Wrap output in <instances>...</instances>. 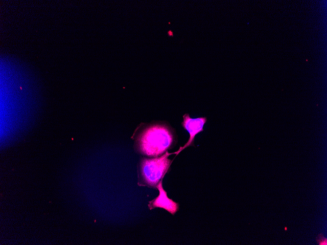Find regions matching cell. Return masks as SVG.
I'll return each instance as SVG.
<instances>
[{"mask_svg":"<svg viewBox=\"0 0 327 245\" xmlns=\"http://www.w3.org/2000/svg\"><path fill=\"white\" fill-rule=\"evenodd\" d=\"M207 120L206 117L191 118L188 113L183 115V121L182 122L183 127L187 131L189 134V138L185 145L181 147L179 150L174 153L177 155L183 149L190 146H194V138L196 134L204 131V126Z\"/></svg>","mask_w":327,"mask_h":245,"instance_id":"3957f363","label":"cell"},{"mask_svg":"<svg viewBox=\"0 0 327 245\" xmlns=\"http://www.w3.org/2000/svg\"><path fill=\"white\" fill-rule=\"evenodd\" d=\"M157 188L159 191V195L149 201L148 205L149 209L160 207L164 209L172 215L175 214L179 210V204L168 198L166 192L163 188L162 181L159 184Z\"/></svg>","mask_w":327,"mask_h":245,"instance_id":"277c9868","label":"cell"},{"mask_svg":"<svg viewBox=\"0 0 327 245\" xmlns=\"http://www.w3.org/2000/svg\"><path fill=\"white\" fill-rule=\"evenodd\" d=\"M174 130L163 122H156L142 127L136 135L135 148L140 154L156 157L164 154L176 142Z\"/></svg>","mask_w":327,"mask_h":245,"instance_id":"6da1fadb","label":"cell"},{"mask_svg":"<svg viewBox=\"0 0 327 245\" xmlns=\"http://www.w3.org/2000/svg\"><path fill=\"white\" fill-rule=\"evenodd\" d=\"M170 154L167 151L158 157L141 158L138 168V184L157 188L172 163V160L168 158Z\"/></svg>","mask_w":327,"mask_h":245,"instance_id":"7a4b0ae2","label":"cell"},{"mask_svg":"<svg viewBox=\"0 0 327 245\" xmlns=\"http://www.w3.org/2000/svg\"><path fill=\"white\" fill-rule=\"evenodd\" d=\"M319 245H327V239L326 238H322L321 237L320 238V239L319 240Z\"/></svg>","mask_w":327,"mask_h":245,"instance_id":"5b68a950","label":"cell"}]
</instances>
